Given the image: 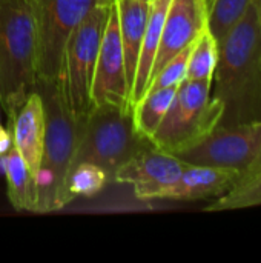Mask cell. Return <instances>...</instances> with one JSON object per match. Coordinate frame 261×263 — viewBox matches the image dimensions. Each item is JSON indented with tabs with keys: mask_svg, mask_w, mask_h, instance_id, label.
Returning a JSON list of instances; mask_svg holds the SVG:
<instances>
[{
	"mask_svg": "<svg viewBox=\"0 0 261 263\" xmlns=\"http://www.w3.org/2000/svg\"><path fill=\"white\" fill-rule=\"evenodd\" d=\"M211 94L223 105L222 126L261 122V28L254 2L218 43Z\"/></svg>",
	"mask_w": 261,
	"mask_h": 263,
	"instance_id": "6da1fadb",
	"label": "cell"
},
{
	"mask_svg": "<svg viewBox=\"0 0 261 263\" xmlns=\"http://www.w3.org/2000/svg\"><path fill=\"white\" fill-rule=\"evenodd\" d=\"M38 79L37 29L31 0L0 5V105L11 128Z\"/></svg>",
	"mask_w": 261,
	"mask_h": 263,
	"instance_id": "7a4b0ae2",
	"label": "cell"
},
{
	"mask_svg": "<svg viewBox=\"0 0 261 263\" xmlns=\"http://www.w3.org/2000/svg\"><path fill=\"white\" fill-rule=\"evenodd\" d=\"M35 91L42 97L45 112L43 154L35 176V213L46 214L68 205L65 185L85 119L80 120L71 116L63 103L57 82L37 79Z\"/></svg>",
	"mask_w": 261,
	"mask_h": 263,
	"instance_id": "3957f363",
	"label": "cell"
},
{
	"mask_svg": "<svg viewBox=\"0 0 261 263\" xmlns=\"http://www.w3.org/2000/svg\"><path fill=\"white\" fill-rule=\"evenodd\" d=\"M151 143L137 131L132 108L94 106L83 120L71 168L89 162L100 166L112 182L117 170Z\"/></svg>",
	"mask_w": 261,
	"mask_h": 263,
	"instance_id": "277c9868",
	"label": "cell"
},
{
	"mask_svg": "<svg viewBox=\"0 0 261 263\" xmlns=\"http://www.w3.org/2000/svg\"><path fill=\"white\" fill-rule=\"evenodd\" d=\"M109 6L95 5L69 34L63 51L57 85L66 109L80 120L94 108L92 79Z\"/></svg>",
	"mask_w": 261,
	"mask_h": 263,
	"instance_id": "5b68a950",
	"label": "cell"
},
{
	"mask_svg": "<svg viewBox=\"0 0 261 263\" xmlns=\"http://www.w3.org/2000/svg\"><path fill=\"white\" fill-rule=\"evenodd\" d=\"M212 80L185 79L175 91L174 100L151 137L155 148L177 154L206 137L220 125L223 105L211 94Z\"/></svg>",
	"mask_w": 261,
	"mask_h": 263,
	"instance_id": "8992f818",
	"label": "cell"
},
{
	"mask_svg": "<svg viewBox=\"0 0 261 263\" xmlns=\"http://www.w3.org/2000/svg\"><path fill=\"white\" fill-rule=\"evenodd\" d=\"M97 0H31L38 46V79L58 80L69 34Z\"/></svg>",
	"mask_w": 261,
	"mask_h": 263,
	"instance_id": "52a82bcc",
	"label": "cell"
},
{
	"mask_svg": "<svg viewBox=\"0 0 261 263\" xmlns=\"http://www.w3.org/2000/svg\"><path fill=\"white\" fill-rule=\"evenodd\" d=\"M261 146V122L214 128L195 145L174 154L188 165L235 170L240 176L254 162Z\"/></svg>",
	"mask_w": 261,
	"mask_h": 263,
	"instance_id": "ba28073f",
	"label": "cell"
},
{
	"mask_svg": "<svg viewBox=\"0 0 261 263\" xmlns=\"http://www.w3.org/2000/svg\"><path fill=\"white\" fill-rule=\"evenodd\" d=\"M92 102L94 106L114 105L132 108L125 74V57L120 40L115 2H112L109 6L105 32L95 62L92 79Z\"/></svg>",
	"mask_w": 261,
	"mask_h": 263,
	"instance_id": "9c48e42d",
	"label": "cell"
},
{
	"mask_svg": "<svg viewBox=\"0 0 261 263\" xmlns=\"http://www.w3.org/2000/svg\"><path fill=\"white\" fill-rule=\"evenodd\" d=\"M185 166L183 160L151 143L117 170L114 182L131 185L140 200H158L178 180Z\"/></svg>",
	"mask_w": 261,
	"mask_h": 263,
	"instance_id": "30bf717a",
	"label": "cell"
},
{
	"mask_svg": "<svg viewBox=\"0 0 261 263\" xmlns=\"http://www.w3.org/2000/svg\"><path fill=\"white\" fill-rule=\"evenodd\" d=\"M208 28V0H171L162 28L151 80ZM151 83V82H149Z\"/></svg>",
	"mask_w": 261,
	"mask_h": 263,
	"instance_id": "8fae6325",
	"label": "cell"
},
{
	"mask_svg": "<svg viewBox=\"0 0 261 263\" xmlns=\"http://www.w3.org/2000/svg\"><path fill=\"white\" fill-rule=\"evenodd\" d=\"M240 179L235 170H223L202 165L185 166L178 180L166 190L163 200H202L220 197L231 191Z\"/></svg>",
	"mask_w": 261,
	"mask_h": 263,
	"instance_id": "7c38bea8",
	"label": "cell"
},
{
	"mask_svg": "<svg viewBox=\"0 0 261 263\" xmlns=\"http://www.w3.org/2000/svg\"><path fill=\"white\" fill-rule=\"evenodd\" d=\"M9 131L12 136V146L18 151L35 179L40 168L45 142V112L42 97L37 91H32L28 96Z\"/></svg>",
	"mask_w": 261,
	"mask_h": 263,
	"instance_id": "4fadbf2b",
	"label": "cell"
},
{
	"mask_svg": "<svg viewBox=\"0 0 261 263\" xmlns=\"http://www.w3.org/2000/svg\"><path fill=\"white\" fill-rule=\"evenodd\" d=\"M118 17V31L125 57V74L129 88L132 91L135 71L138 65L140 49L149 18L151 2L146 0H114Z\"/></svg>",
	"mask_w": 261,
	"mask_h": 263,
	"instance_id": "5bb4252c",
	"label": "cell"
},
{
	"mask_svg": "<svg viewBox=\"0 0 261 263\" xmlns=\"http://www.w3.org/2000/svg\"><path fill=\"white\" fill-rule=\"evenodd\" d=\"M171 0H151V11H149V18L140 49V57H138V65L135 71V79L131 91V105L134 106L146 92L149 82H151V72L155 60V54L160 45V35H162V28L163 22L166 17V11L169 6Z\"/></svg>",
	"mask_w": 261,
	"mask_h": 263,
	"instance_id": "9a60e30c",
	"label": "cell"
},
{
	"mask_svg": "<svg viewBox=\"0 0 261 263\" xmlns=\"http://www.w3.org/2000/svg\"><path fill=\"white\" fill-rule=\"evenodd\" d=\"M5 177L8 185V199L11 205L17 211L35 213V179L14 146L8 151L5 159Z\"/></svg>",
	"mask_w": 261,
	"mask_h": 263,
	"instance_id": "2e32d148",
	"label": "cell"
},
{
	"mask_svg": "<svg viewBox=\"0 0 261 263\" xmlns=\"http://www.w3.org/2000/svg\"><path fill=\"white\" fill-rule=\"evenodd\" d=\"M177 88H163L155 91H148L145 96L132 106L134 123L137 131L151 140L162 120L165 119Z\"/></svg>",
	"mask_w": 261,
	"mask_h": 263,
	"instance_id": "e0dca14e",
	"label": "cell"
},
{
	"mask_svg": "<svg viewBox=\"0 0 261 263\" xmlns=\"http://www.w3.org/2000/svg\"><path fill=\"white\" fill-rule=\"evenodd\" d=\"M106 183H109V179L100 166L89 162L77 163L69 170V174L66 177V185H65L66 203L72 202L74 197L77 196L92 197L98 194L106 186Z\"/></svg>",
	"mask_w": 261,
	"mask_h": 263,
	"instance_id": "ac0fdd59",
	"label": "cell"
},
{
	"mask_svg": "<svg viewBox=\"0 0 261 263\" xmlns=\"http://www.w3.org/2000/svg\"><path fill=\"white\" fill-rule=\"evenodd\" d=\"M254 0H208V29L220 43L242 20Z\"/></svg>",
	"mask_w": 261,
	"mask_h": 263,
	"instance_id": "d6986e66",
	"label": "cell"
},
{
	"mask_svg": "<svg viewBox=\"0 0 261 263\" xmlns=\"http://www.w3.org/2000/svg\"><path fill=\"white\" fill-rule=\"evenodd\" d=\"M218 60V43L206 28L194 42L188 60V80H212Z\"/></svg>",
	"mask_w": 261,
	"mask_h": 263,
	"instance_id": "ffe728a7",
	"label": "cell"
},
{
	"mask_svg": "<svg viewBox=\"0 0 261 263\" xmlns=\"http://www.w3.org/2000/svg\"><path fill=\"white\" fill-rule=\"evenodd\" d=\"M261 205V174L255 179L235 185L231 191L220 196L206 206V211H228V210H245Z\"/></svg>",
	"mask_w": 261,
	"mask_h": 263,
	"instance_id": "44dd1931",
	"label": "cell"
},
{
	"mask_svg": "<svg viewBox=\"0 0 261 263\" xmlns=\"http://www.w3.org/2000/svg\"><path fill=\"white\" fill-rule=\"evenodd\" d=\"M192 45L185 48L182 52H178L174 59H171L162 68V71L151 80L146 92L148 91H155V89H163V88H177L186 79L188 60H189V54H191Z\"/></svg>",
	"mask_w": 261,
	"mask_h": 263,
	"instance_id": "7402d4cb",
	"label": "cell"
},
{
	"mask_svg": "<svg viewBox=\"0 0 261 263\" xmlns=\"http://www.w3.org/2000/svg\"><path fill=\"white\" fill-rule=\"evenodd\" d=\"M260 174H261V146H260V149H258L257 157L254 159V162H252V163L248 166V170L240 176V179H238L237 185L245 183V182H249V180L255 179V177H257V176H260Z\"/></svg>",
	"mask_w": 261,
	"mask_h": 263,
	"instance_id": "603a6c76",
	"label": "cell"
},
{
	"mask_svg": "<svg viewBox=\"0 0 261 263\" xmlns=\"http://www.w3.org/2000/svg\"><path fill=\"white\" fill-rule=\"evenodd\" d=\"M12 148V136L11 131L2 126L0 123V156H6L8 151Z\"/></svg>",
	"mask_w": 261,
	"mask_h": 263,
	"instance_id": "cb8c5ba5",
	"label": "cell"
},
{
	"mask_svg": "<svg viewBox=\"0 0 261 263\" xmlns=\"http://www.w3.org/2000/svg\"><path fill=\"white\" fill-rule=\"evenodd\" d=\"M254 5H255V9H257V17H258V23H260L261 28V0H254Z\"/></svg>",
	"mask_w": 261,
	"mask_h": 263,
	"instance_id": "d4e9b609",
	"label": "cell"
},
{
	"mask_svg": "<svg viewBox=\"0 0 261 263\" xmlns=\"http://www.w3.org/2000/svg\"><path fill=\"white\" fill-rule=\"evenodd\" d=\"M114 0H97V5H103V6H109Z\"/></svg>",
	"mask_w": 261,
	"mask_h": 263,
	"instance_id": "484cf974",
	"label": "cell"
},
{
	"mask_svg": "<svg viewBox=\"0 0 261 263\" xmlns=\"http://www.w3.org/2000/svg\"><path fill=\"white\" fill-rule=\"evenodd\" d=\"M2 2H3V0H0V5H2Z\"/></svg>",
	"mask_w": 261,
	"mask_h": 263,
	"instance_id": "4316f807",
	"label": "cell"
},
{
	"mask_svg": "<svg viewBox=\"0 0 261 263\" xmlns=\"http://www.w3.org/2000/svg\"><path fill=\"white\" fill-rule=\"evenodd\" d=\"M146 2H151V0H146Z\"/></svg>",
	"mask_w": 261,
	"mask_h": 263,
	"instance_id": "83f0119b",
	"label": "cell"
},
{
	"mask_svg": "<svg viewBox=\"0 0 261 263\" xmlns=\"http://www.w3.org/2000/svg\"><path fill=\"white\" fill-rule=\"evenodd\" d=\"M0 120H2V117H0Z\"/></svg>",
	"mask_w": 261,
	"mask_h": 263,
	"instance_id": "f1b7e54d",
	"label": "cell"
}]
</instances>
